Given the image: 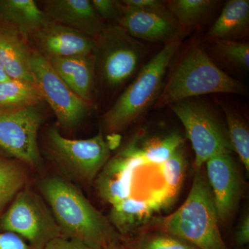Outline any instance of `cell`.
<instances>
[{
  "mask_svg": "<svg viewBox=\"0 0 249 249\" xmlns=\"http://www.w3.org/2000/svg\"><path fill=\"white\" fill-rule=\"evenodd\" d=\"M245 85L214 64L200 42H192L176 62L154 108L210 93L243 94Z\"/></svg>",
  "mask_w": 249,
  "mask_h": 249,
  "instance_id": "3957f363",
  "label": "cell"
},
{
  "mask_svg": "<svg viewBox=\"0 0 249 249\" xmlns=\"http://www.w3.org/2000/svg\"><path fill=\"white\" fill-rule=\"evenodd\" d=\"M44 249H96L85 245L80 241L69 240L59 237L49 242Z\"/></svg>",
  "mask_w": 249,
  "mask_h": 249,
  "instance_id": "f546056e",
  "label": "cell"
},
{
  "mask_svg": "<svg viewBox=\"0 0 249 249\" xmlns=\"http://www.w3.org/2000/svg\"><path fill=\"white\" fill-rule=\"evenodd\" d=\"M182 31L167 42L142 67L135 79L103 116L105 128L116 134L127 127L155 104L163 88V79L170 62L185 36Z\"/></svg>",
  "mask_w": 249,
  "mask_h": 249,
  "instance_id": "277c9868",
  "label": "cell"
},
{
  "mask_svg": "<svg viewBox=\"0 0 249 249\" xmlns=\"http://www.w3.org/2000/svg\"><path fill=\"white\" fill-rule=\"evenodd\" d=\"M0 249H35L24 239L11 232H0Z\"/></svg>",
  "mask_w": 249,
  "mask_h": 249,
  "instance_id": "f1b7e54d",
  "label": "cell"
},
{
  "mask_svg": "<svg viewBox=\"0 0 249 249\" xmlns=\"http://www.w3.org/2000/svg\"><path fill=\"white\" fill-rule=\"evenodd\" d=\"M184 142L181 134L173 132L163 138L146 142L142 147L139 146V150L144 160L152 164L160 165L169 160Z\"/></svg>",
  "mask_w": 249,
  "mask_h": 249,
  "instance_id": "cb8c5ba5",
  "label": "cell"
},
{
  "mask_svg": "<svg viewBox=\"0 0 249 249\" xmlns=\"http://www.w3.org/2000/svg\"><path fill=\"white\" fill-rule=\"evenodd\" d=\"M36 107L0 109V147L31 166L40 161L37 138L42 118Z\"/></svg>",
  "mask_w": 249,
  "mask_h": 249,
  "instance_id": "30bf717a",
  "label": "cell"
},
{
  "mask_svg": "<svg viewBox=\"0 0 249 249\" xmlns=\"http://www.w3.org/2000/svg\"><path fill=\"white\" fill-rule=\"evenodd\" d=\"M249 25V0H229L206 37L209 40H235L248 32Z\"/></svg>",
  "mask_w": 249,
  "mask_h": 249,
  "instance_id": "ac0fdd59",
  "label": "cell"
},
{
  "mask_svg": "<svg viewBox=\"0 0 249 249\" xmlns=\"http://www.w3.org/2000/svg\"><path fill=\"white\" fill-rule=\"evenodd\" d=\"M0 229L19 235L35 249H44L49 242L61 237L52 211L41 196L29 188L16 195L1 218Z\"/></svg>",
  "mask_w": 249,
  "mask_h": 249,
  "instance_id": "52a82bcc",
  "label": "cell"
},
{
  "mask_svg": "<svg viewBox=\"0 0 249 249\" xmlns=\"http://www.w3.org/2000/svg\"><path fill=\"white\" fill-rule=\"evenodd\" d=\"M48 140L55 160L86 182L96 179L110 157V147L101 132L92 138L70 139L53 127L49 129Z\"/></svg>",
  "mask_w": 249,
  "mask_h": 249,
  "instance_id": "ba28073f",
  "label": "cell"
},
{
  "mask_svg": "<svg viewBox=\"0 0 249 249\" xmlns=\"http://www.w3.org/2000/svg\"><path fill=\"white\" fill-rule=\"evenodd\" d=\"M122 3L116 24L139 41L164 43L173 40L181 32L178 23Z\"/></svg>",
  "mask_w": 249,
  "mask_h": 249,
  "instance_id": "4fadbf2b",
  "label": "cell"
},
{
  "mask_svg": "<svg viewBox=\"0 0 249 249\" xmlns=\"http://www.w3.org/2000/svg\"><path fill=\"white\" fill-rule=\"evenodd\" d=\"M181 121L195 152V170L213 156L232 151L227 127L206 103L188 98L170 105Z\"/></svg>",
  "mask_w": 249,
  "mask_h": 249,
  "instance_id": "5b68a950",
  "label": "cell"
},
{
  "mask_svg": "<svg viewBox=\"0 0 249 249\" xmlns=\"http://www.w3.org/2000/svg\"><path fill=\"white\" fill-rule=\"evenodd\" d=\"M124 4L138 8L142 11L161 16L176 23L173 15L170 12L165 1L160 0H124Z\"/></svg>",
  "mask_w": 249,
  "mask_h": 249,
  "instance_id": "4316f807",
  "label": "cell"
},
{
  "mask_svg": "<svg viewBox=\"0 0 249 249\" xmlns=\"http://www.w3.org/2000/svg\"><path fill=\"white\" fill-rule=\"evenodd\" d=\"M11 79V78L7 74L4 70L0 67V83H3V82L6 81V80Z\"/></svg>",
  "mask_w": 249,
  "mask_h": 249,
  "instance_id": "d6a6232c",
  "label": "cell"
},
{
  "mask_svg": "<svg viewBox=\"0 0 249 249\" xmlns=\"http://www.w3.org/2000/svg\"><path fill=\"white\" fill-rule=\"evenodd\" d=\"M122 242L128 249H199L183 239L158 231H145L124 237Z\"/></svg>",
  "mask_w": 249,
  "mask_h": 249,
  "instance_id": "44dd1931",
  "label": "cell"
},
{
  "mask_svg": "<svg viewBox=\"0 0 249 249\" xmlns=\"http://www.w3.org/2000/svg\"><path fill=\"white\" fill-rule=\"evenodd\" d=\"M214 51L224 61L240 69L249 68V45L247 42L235 40H213Z\"/></svg>",
  "mask_w": 249,
  "mask_h": 249,
  "instance_id": "d4e9b609",
  "label": "cell"
},
{
  "mask_svg": "<svg viewBox=\"0 0 249 249\" xmlns=\"http://www.w3.org/2000/svg\"><path fill=\"white\" fill-rule=\"evenodd\" d=\"M26 179L27 175L21 165L0 159V212L21 191Z\"/></svg>",
  "mask_w": 249,
  "mask_h": 249,
  "instance_id": "603a6c76",
  "label": "cell"
},
{
  "mask_svg": "<svg viewBox=\"0 0 249 249\" xmlns=\"http://www.w3.org/2000/svg\"><path fill=\"white\" fill-rule=\"evenodd\" d=\"M40 191L50 206L62 237L80 241L96 249L122 240L109 219L67 180L60 177L47 178L41 183Z\"/></svg>",
  "mask_w": 249,
  "mask_h": 249,
  "instance_id": "6da1fadb",
  "label": "cell"
},
{
  "mask_svg": "<svg viewBox=\"0 0 249 249\" xmlns=\"http://www.w3.org/2000/svg\"><path fill=\"white\" fill-rule=\"evenodd\" d=\"M42 101L36 83L12 78L0 83V109L35 107Z\"/></svg>",
  "mask_w": 249,
  "mask_h": 249,
  "instance_id": "d6986e66",
  "label": "cell"
},
{
  "mask_svg": "<svg viewBox=\"0 0 249 249\" xmlns=\"http://www.w3.org/2000/svg\"><path fill=\"white\" fill-rule=\"evenodd\" d=\"M93 9L103 19L117 20L121 14L122 3L114 0H92L91 1Z\"/></svg>",
  "mask_w": 249,
  "mask_h": 249,
  "instance_id": "83f0119b",
  "label": "cell"
},
{
  "mask_svg": "<svg viewBox=\"0 0 249 249\" xmlns=\"http://www.w3.org/2000/svg\"><path fill=\"white\" fill-rule=\"evenodd\" d=\"M206 180L215 204L219 222L235 212L241 196V179L231 152L218 154L205 163Z\"/></svg>",
  "mask_w": 249,
  "mask_h": 249,
  "instance_id": "8fae6325",
  "label": "cell"
},
{
  "mask_svg": "<svg viewBox=\"0 0 249 249\" xmlns=\"http://www.w3.org/2000/svg\"><path fill=\"white\" fill-rule=\"evenodd\" d=\"M219 224L213 196L201 169L196 170L183 204L169 215L154 217L142 231L167 232L199 249H230L223 240Z\"/></svg>",
  "mask_w": 249,
  "mask_h": 249,
  "instance_id": "7a4b0ae2",
  "label": "cell"
},
{
  "mask_svg": "<svg viewBox=\"0 0 249 249\" xmlns=\"http://www.w3.org/2000/svg\"><path fill=\"white\" fill-rule=\"evenodd\" d=\"M226 115L227 132L232 150L239 158L247 172L249 171V130L248 125L237 113L223 107Z\"/></svg>",
  "mask_w": 249,
  "mask_h": 249,
  "instance_id": "7402d4cb",
  "label": "cell"
},
{
  "mask_svg": "<svg viewBox=\"0 0 249 249\" xmlns=\"http://www.w3.org/2000/svg\"><path fill=\"white\" fill-rule=\"evenodd\" d=\"M31 69L44 101L53 109L58 122L72 127L88 116L92 105L86 102L59 76L50 62L38 52H32Z\"/></svg>",
  "mask_w": 249,
  "mask_h": 249,
  "instance_id": "9c48e42d",
  "label": "cell"
},
{
  "mask_svg": "<svg viewBox=\"0 0 249 249\" xmlns=\"http://www.w3.org/2000/svg\"><path fill=\"white\" fill-rule=\"evenodd\" d=\"M43 11L49 20L96 38L106 25L89 0H49Z\"/></svg>",
  "mask_w": 249,
  "mask_h": 249,
  "instance_id": "5bb4252c",
  "label": "cell"
},
{
  "mask_svg": "<svg viewBox=\"0 0 249 249\" xmlns=\"http://www.w3.org/2000/svg\"><path fill=\"white\" fill-rule=\"evenodd\" d=\"M186 162L184 144L181 145L169 160L162 165L161 173L167 188L178 196L184 179Z\"/></svg>",
  "mask_w": 249,
  "mask_h": 249,
  "instance_id": "484cf974",
  "label": "cell"
},
{
  "mask_svg": "<svg viewBox=\"0 0 249 249\" xmlns=\"http://www.w3.org/2000/svg\"><path fill=\"white\" fill-rule=\"evenodd\" d=\"M26 37L9 26L0 25V67L12 79L36 83L31 69L32 52Z\"/></svg>",
  "mask_w": 249,
  "mask_h": 249,
  "instance_id": "2e32d148",
  "label": "cell"
},
{
  "mask_svg": "<svg viewBox=\"0 0 249 249\" xmlns=\"http://www.w3.org/2000/svg\"><path fill=\"white\" fill-rule=\"evenodd\" d=\"M101 249H128L123 244L122 240L111 242Z\"/></svg>",
  "mask_w": 249,
  "mask_h": 249,
  "instance_id": "1f68e13d",
  "label": "cell"
},
{
  "mask_svg": "<svg viewBox=\"0 0 249 249\" xmlns=\"http://www.w3.org/2000/svg\"><path fill=\"white\" fill-rule=\"evenodd\" d=\"M0 18L26 36L34 35L49 20L34 0H0Z\"/></svg>",
  "mask_w": 249,
  "mask_h": 249,
  "instance_id": "e0dca14e",
  "label": "cell"
},
{
  "mask_svg": "<svg viewBox=\"0 0 249 249\" xmlns=\"http://www.w3.org/2000/svg\"><path fill=\"white\" fill-rule=\"evenodd\" d=\"M178 27L186 31L202 22L213 9V0H170L165 1Z\"/></svg>",
  "mask_w": 249,
  "mask_h": 249,
  "instance_id": "ffe728a7",
  "label": "cell"
},
{
  "mask_svg": "<svg viewBox=\"0 0 249 249\" xmlns=\"http://www.w3.org/2000/svg\"><path fill=\"white\" fill-rule=\"evenodd\" d=\"M95 40L96 69L103 83L111 89L133 76L146 53L143 43L117 24L106 26Z\"/></svg>",
  "mask_w": 249,
  "mask_h": 249,
  "instance_id": "8992f818",
  "label": "cell"
},
{
  "mask_svg": "<svg viewBox=\"0 0 249 249\" xmlns=\"http://www.w3.org/2000/svg\"><path fill=\"white\" fill-rule=\"evenodd\" d=\"M46 58H65L93 53L96 40L80 31L49 20L31 36Z\"/></svg>",
  "mask_w": 249,
  "mask_h": 249,
  "instance_id": "7c38bea8",
  "label": "cell"
},
{
  "mask_svg": "<svg viewBox=\"0 0 249 249\" xmlns=\"http://www.w3.org/2000/svg\"><path fill=\"white\" fill-rule=\"evenodd\" d=\"M47 58L72 91L82 99L92 105L96 75L94 54Z\"/></svg>",
  "mask_w": 249,
  "mask_h": 249,
  "instance_id": "9a60e30c",
  "label": "cell"
},
{
  "mask_svg": "<svg viewBox=\"0 0 249 249\" xmlns=\"http://www.w3.org/2000/svg\"><path fill=\"white\" fill-rule=\"evenodd\" d=\"M249 242V216L245 215L242 219L235 235V243L239 246L248 245Z\"/></svg>",
  "mask_w": 249,
  "mask_h": 249,
  "instance_id": "4dcf8cb0",
  "label": "cell"
}]
</instances>
